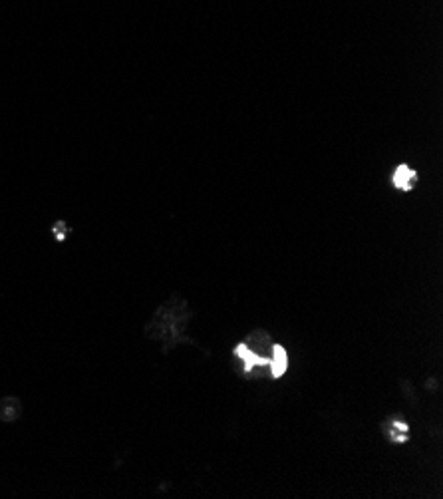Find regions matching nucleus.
Wrapping results in <instances>:
<instances>
[{"label": "nucleus", "instance_id": "nucleus-3", "mask_svg": "<svg viewBox=\"0 0 443 499\" xmlns=\"http://www.w3.org/2000/svg\"><path fill=\"white\" fill-rule=\"evenodd\" d=\"M382 430H384L388 442H391V444L402 445L410 442V424L400 416H391V418L384 420Z\"/></svg>", "mask_w": 443, "mask_h": 499}, {"label": "nucleus", "instance_id": "nucleus-8", "mask_svg": "<svg viewBox=\"0 0 443 499\" xmlns=\"http://www.w3.org/2000/svg\"><path fill=\"white\" fill-rule=\"evenodd\" d=\"M66 235H68L66 225H64V223H56V227H54L56 241H64V239H66Z\"/></svg>", "mask_w": 443, "mask_h": 499}, {"label": "nucleus", "instance_id": "nucleus-6", "mask_svg": "<svg viewBox=\"0 0 443 499\" xmlns=\"http://www.w3.org/2000/svg\"><path fill=\"white\" fill-rule=\"evenodd\" d=\"M417 181V174L416 169H412L410 165H398L396 167V171H394V176H391V183H394V187L400 189V191H412L414 185H416Z\"/></svg>", "mask_w": 443, "mask_h": 499}, {"label": "nucleus", "instance_id": "nucleus-4", "mask_svg": "<svg viewBox=\"0 0 443 499\" xmlns=\"http://www.w3.org/2000/svg\"><path fill=\"white\" fill-rule=\"evenodd\" d=\"M288 370V352L286 348L274 342L272 344V351H270V360H269V378L272 380H279L286 374Z\"/></svg>", "mask_w": 443, "mask_h": 499}, {"label": "nucleus", "instance_id": "nucleus-7", "mask_svg": "<svg viewBox=\"0 0 443 499\" xmlns=\"http://www.w3.org/2000/svg\"><path fill=\"white\" fill-rule=\"evenodd\" d=\"M22 414V404L18 398H13V396H6L0 400V420L10 424V422H16L20 418Z\"/></svg>", "mask_w": 443, "mask_h": 499}, {"label": "nucleus", "instance_id": "nucleus-2", "mask_svg": "<svg viewBox=\"0 0 443 499\" xmlns=\"http://www.w3.org/2000/svg\"><path fill=\"white\" fill-rule=\"evenodd\" d=\"M233 354H235V358L241 360L242 372H244V374H256L258 378H263L265 374H263L261 370H267V372H269L270 358H265V356L256 354V352L251 351L244 342H239V344L235 346Z\"/></svg>", "mask_w": 443, "mask_h": 499}, {"label": "nucleus", "instance_id": "nucleus-5", "mask_svg": "<svg viewBox=\"0 0 443 499\" xmlns=\"http://www.w3.org/2000/svg\"><path fill=\"white\" fill-rule=\"evenodd\" d=\"M242 342H244L251 351H255L256 354H261V356H265V358H270V351H272L274 340H272V337H270L267 330L256 328V330H253Z\"/></svg>", "mask_w": 443, "mask_h": 499}, {"label": "nucleus", "instance_id": "nucleus-1", "mask_svg": "<svg viewBox=\"0 0 443 499\" xmlns=\"http://www.w3.org/2000/svg\"><path fill=\"white\" fill-rule=\"evenodd\" d=\"M191 316L193 312L189 309L187 300L173 295L155 311L153 318L146 326V337L163 342L165 354L179 344H193V340L185 335Z\"/></svg>", "mask_w": 443, "mask_h": 499}]
</instances>
